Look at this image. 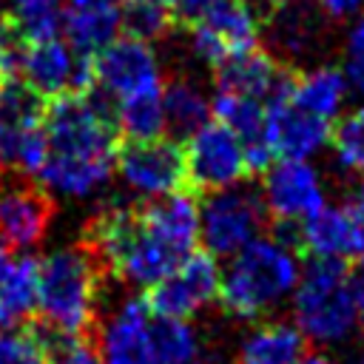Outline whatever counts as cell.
Listing matches in <instances>:
<instances>
[{
	"label": "cell",
	"instance_id": "6da1fadb",
	"mask_svg": "<svg viewBox=\"0 0 364 364\" xmlns=\"http://www.w3.org/2000/svg\"><path fill=\"white\" fill-rule=\"evenodd\" d=\"M43 131L48 154L37 182L85 199L111 179L122 136L117 128V102L102 88L91 85L46 100Z\"/></svg>",
	"mask_w": 364,
	"mask_h": 364
},
{
	"label": "cell",
	"instance_id": "7a4b0ae2",
	"mask_svg": "<svg viewBox=\"0 0 364 364\" xmlns=\"http://www.w3.org/2000/svg\"><path fill=\"white\" fill-rule=\"evenodd\" d=\"M219 276L216 301L230 318L253 321L279 307L299 282L296 250L279 239L256 236L233 256Z\"/></svg>",
	"mask_w": 364,
	"mask_h": 364
},
{
	"label": "cell",
	"instance_id": "3957f363",
	"mask_svg": "<svg viewBox=\"0 0 364 364\" xmlns=\"http://www.w3.org/2000/svg\"><path fill=\"white\" fill-rule=\"evenodd\" d=\"M108 273L88 245L37 259V316L63 333H97V301Z\"/></svg>",
	"mask_w": 364,
	"mask_h": 364
},
{
	"label": "cell",
	"instance_id": "277c9868",
	"mask_svg": "<svg viewBox=\"0 0 364 364\" xmlns=\"http://www.w3.org/2000/svg\"><path fill=\"white\" fill-rule=\"evenodd\" d=\"M344 259H316L310 256L307 270L299 273L293 287V316L304 338L316 344L344 341L358 321L350 287H347Z\"/></svg>",
	"mask_w": 364,
	"mask_h": 364
},
{
	"label": "cell",
	"instance_id": "5b68a950",
	"mask_svg": "<svg viewBox=\"0 0 364 364\" xmlns=\"http://www.w3.org/2000/svg\"><path fill=\"white\" fill-rule=\"evenodd\" d=\"M267 210L262 193L253 188H242L239 182L230 188H219L202 193L199 202V242L213 256H233L250 239H256L264 228Z\"/></svg>",
	"mask_w": 364,
	"mask_h": 364
},
{
	"label": "cell",
	"instance_id": "8992f818",
	"mask_svg": "<svg viewBox=\"0 0 364 364\" xmlns=\"http://www.w3.org/2000/svg\"><path fill=\"white\" fill-rule=\"evenodd\" d=\"M185 179L188 191L202 196L219 188H230L247 176L245 148L239 136L219 119L202 122L185 136Z\"/></svg>",
	"mask_w": 364,
	"mask_h": 364
},
{
	"label": "cell",
	"instance_id": "52a82bcc",
	"mask_svg": "<svg viewBox=\"0 0 364 364\" xmlns=\"http://www.w3.org/2000/svg\"><path fill=\"white\" fill-rule=\"evenodd\" d=\"M219 264L208 250H191L182 256L162 279L145 287L142 301L151 316L162 318H191L208 307L219 293Z\"/></svg>",
	"mask_w": 364,
	"mask_h": 364
},
{
	"label": "cell",
	"instance_id": "ba28073f",
	"mask_svg": "<svg viewBox=\"0 0 364 364\" xmlns=\"http://www.w3.org/2000/svg\"><path fill=\"white\" fill-rule=\"evenodd\" d=\"M114 168L122 176V182L142 196L188 191L182 145L165 134L154 139H119Z\"/></svg>",
	"mask_w": 364,
	"mask_h": 364
},
{
	"label": "cell",
	"instance_id": "9c48e42d",
	"mask_svg": "<svg viewBox=\"0 0 364 364\" xmlns=\"http://www.w3.org/2000/svg\"><path fill=\"white\" fill-rule=\"evenodd\" d=\"M296 71L290 65L282 68L270 97L264 100L267 108V139L276 151V159H307L316 154L330 136V119L301 108L293 91Z\"/></svg>",
	"mask_w": 364,
	"mask_h": 364
},
{
	"label": "cell",
	"instance_id": "30bf717a",
	"mask_svg": "<svg viewBox=\"0 0 364 364\" xmlns=\"http://www.w3.org/2000/svg\"><path fill=\"white\" fill-rule=\"evenodd\" d=\"M54 219V199L43 182L23 173H0V245L31 250Z\"/></svg>",
	"mask_w": 364,
	"mask_h": 364
},
{
	"label": "cell",
	"instance_id": "8fae6325",
	"mask_svg": "<svg viewBox=\"0 0 364 364\" xmlns=\"http://www.w3.org/2000/svg\"><path fill=\"white\" fill-rule=\"evenodd\" d=\"M17 77L28 82L43 100H51L68 91H85L94 85L91 57L77 54L60 37L26 43Z\"/></svg>",
	"mask_w": 364,
	"mask_h": 364
},
{
	"label": "cell",
	"instance_id": "7c38bea8",
	"mask_svg": "<svg viewBox=\"0 0 364 364\" xmlns=\"http://www.w3.org/2000/svg\"><path fill=\"white\" fill-rule=\"evenodd\" d=\"M191 48L208 65L259 46V17L245 0H216L191 26Z\"/></svg>",
	"mask_w": 364,
	"mask_h": 364
},
{
	"label": "cell",
	"instance_id": "4fadbf2b",
	"mask_svg": "<svg viewBox=\"0 0 364 364\" xmlns=\"http://www.w3.org/2000/svg\"><path fill=\"white\" fill-rule=\"evenodd\" d=\"M94 85L102 88L108 97L119 100L142 88L159 85V60L148 40L117 34L105 48L91 57Z\"/></svg>",
	"mask_w": 364,
	"mask_h": 364
},
{
	"label": "cell",
	"instance_id": "5bb4252c",
	"mask_svg": "<svg viewBox=\"0 0 364 364\" xmlns=\"http://www.w3.org/2000/svg\"><path fill=\"white\" fill-rule=\"evenodd\" d=\"M262 176V202L273 222H301L324 205L321 179L304 159H276Z\"/></svg>",
	"mask_w": 364,
	"mask_h": 364
},
{
	"label": "cell",
	"instance_id": "9a60e30c",
	"mask_svg": "<svg viewBox=\"0 0 364 364\" xmlns=\"http://www.w3.org/2000/svg\"><path fill=\"white\" fill-rule=\"evenodd\" d=\"M100 361L102 364H156L151 341V310L142 296L122 301V307L100 330Z\"/></svg>",
	"mask_w": 364,
	"mask_h": 364
},
{
	"label": "cell",
	"instance_id": "2e32d148",
	"mask_svg": "<svg viewBox=\"0 0 364 364\" xmlns=\"http://www.w3.org/2000/svg\"><path fill=\"white\" fill-rule=\"evenodd\" d=\"M142 222L179 256H188L199 245V202L191 191H171L162 196L139 199Z\"/></svg>",
	"mask_w": 364,
	"mask_h": 364
},
{
	"label": "cell",
	"instance_id": "e0dca14e",
	"mask_svg": "<svg viewBox=\"0 0 364 364\" xmlns=\"http://www.w3.org/2000/svg\"><path fill=\"white\" fill-rule=\"evenodd\" d=\"M65 43L85 57L105 48L119 28V0H65L63 3Z\"/></svg>",
	"mask_w": 364,
	"mask_h": 364
},
{
	"label": "cell",
	"instance_id": "ac0fdd59",
	"mask_svg": "<svg viewBox=\"0 0 364 364\" xmlns=\"http://www.w3.org/2000/svg\"><path fill=\"white\" fill-rule=\"evenodd\" d=\"M284 65H279L267 51H262L259 46L230 54L222 63L213 65V82L216 91H230V94H242V97H253V100H267L279 74Z\"/></svg>",
	"mask_w": 364,
	"mask_h": 364
},
{
	"label": "cell",
	"instance_id": "d6986e66",
	"mask_svg": "<svg viewBox=\"0 0 364 364\" xmlns=\"http://www.w3.org/2000/svg\"><path fill=\"white\" fill-rule=\"evenodd\" d=\"M299 253L316 259H353L355 228L347 208H316L299 222Z\"/></svg>",
	"mask_w": 364,
	"mask_h": 364
},
{
	"label": "cell",
	"instance_id": "ffe728a7",
	"mask_svg": "<svg viewBox=\"0 0 364 364\" xmlns=\"http://www.w3.org/2000/svg\"><path fill=\"white\" fill-rule=\"evenodd\" d=\"M304 355V333L287 321H264L253 327L239 350L236 364H299Z\"/></svg>",
	"mask_w": 364,
	"mask_h": 364
},
{
	"label": "cell",
	"instance_id": "44dd1931",
	"mask_svg": "<svg viewBox=\"0 0 364 364\" xmlns=\"http://www.w3.org/2000/svg\"><path fill=\"white\" fill-rule=\"evenodd\" d=\"M267 34L284 54H307L318 40V14L307 0H282L267 17Z\"/></svg>",
	"mask_w": 364,
	"mask_h": 364
},
{
	"label": "cell",
	"instance_id": "7402d4cb",
	"mask_svg": "<svg viewBox=\"0 0 364 364\" xmlns=\"http://www.w3.org/2000/svg\"><path fill=\"white\" fill-rule=\"evenodd\" d=\"M162 117H165V136H188L202 122L210 119L208 97L185 77H173L162 85Z\"/></svg>",
	"mask_w": 364,
	"mask_h": 364
},
{
	"label": "cell",
	"instance_id": "603a6c76",
	"mask_svg": "<svg viewBox=\"0 0 364 364\" xmlns=\"http://www.w3.org/2000/svg\"><path fill=\"white\" fill-rule=\"evenodd\" d=\"M43 364H102L94 333H63L43 318L26 321Z\"/></svg>",
	"mask_w": 364,
	"mask_h": 364
},
{
	"label": "cell",
	"instance_id": "cb8c5ba5",
	"mask_svg": "<svg viewBox=\"0 0 364 364\" xmlns=\"http://www.w3.org/2000/svg\"><path fill=\"white\" fill-rule=\"evenodd\" d=\"M344 94H347V77H344V71H338L333 65H321L313 71H296L293 91H290V97L301 108H307L324 119H333L338 114Z\"/></svg>",
	"mask_w": 364,
	"mask_h": 364
},
{
	"label": "cell",
	"instance_id": "d4e9b609",
	"mask_svg": "<svg viewBox=\"0 0 364 364\" xmlns=\"http://www.w3.org/2000/svg\"><path fill=\"white\" fill-rule=\"evenodd\" d=\"M37 310V259L14 256L11 270L0 282V327L11 330Z\"/></svg>",
	"mask_w": 364,
	"mask_h": 364
},
{
	"label": "cell",
	"instance_id": "484cf974",
	"mask_svg": "<svg viewBox=\"0 0 364 364\" xmlns=\"http://www.w3.org/2000/svg\"><path fill=\"white\" fill-rule=\"evenodd\" d=\"M117 102V128L125 139H154L165 134L162 117V82L154 88L134 91Z\"/></svg>",
	"mask_w": 364,
	"mask_h": 364
},
{
	"label": "cell",
	"instance_id": "4316f807",
	"mask_svg": "<svg viewBox=\"0 0 364 364\" xmlns=\"http://www.w3.org/2000/svg\"><path fill=\"white\" fill-rule=\"evenodd\" d=\"M151 341L156 364H193L202 358L199 333L188 324V318L151 316Z\"/></svg>",
	"mask_w": 364,
	"mask_h": 364
},
{
	"label": "cell",
	"instance_id": "83f0119b",
	"mask_svg": "<svg viewBox=\"0 0 364 364\" xmlns=\"http://www.w3.org/2000/svg\"><path fill=\"white\" fill-rule=\"evenodd\" d=\"M3 14L26 43L60 37L63 31V0H6Z\"/></svg>",
	"mask_w": 364,
	"mask_h": 364
},
{
	"label": "cell",
	"instance_id": "f1b7e54d",
	"mask_svg": "<svg viewBox=\"0 0 364 364\" xmlns=\"http://www.w3.org/2000/svg\"><path fill=\"white\" fill-rule=\"evenodd\" d=\"M327 142L344 171H364V105L347 111L336 125H330Z\"/></svg>",
	"mask_w": 364,
	"mask_h": 364
},
{
	"label": "cell",
	"instance_id": "f546056e",
	"mask_svg": "<svg viewBox=\"0 0 364 364\" xmlns=\"http://www.w3.org/2000/svg\"><path fill=\"white\" fill-rule=\"evenodd\" d=\"M344 77L355 91L364 94V17L350 28L344 48Z\"/></svg>",
	"mask_w": 364,
	"mask_h": 364
},
{
	"label": "cell",
	"instance_id": "4dcf8cb0",
	"mask_svg": "<svg viewBox=\"0 0 364 364\" xmlns=\"http://www.w3.org/2000/svg\"><path fill=\"white\" fill-rule=\"evenodd\" d=\"M347 213L353 219V228H355V256L361 264H364V182L353 191L350 202H347Z\"/></svg>",
	"mask_w": 364,
	"mask_h": 364
},
{
	"label": "cell",
	"instance_id": "1f68e13d",
	"mask_svg": "<svg viewBox=\"0 0 364 364\" xmlns=\"http://www.w3.org/2000/svg\"><path fill=\"white\" fill-rule=\"evenodd\" d=\"M316 6L333 20H347L364 9V0H316Z\"/></svg>",
	"mask_w": 364,
	"mask_h": 364
},
{
	"label": "cell",
	"instance_id": "d6a6232c",
	"mask_svg": "<svg viewBox=\"0 0 364 364\" xmlns=\"http://www.w3.org/2000/svg\"><path fill=\"white\" fill-rule=\"evenodd\" d=\"M347 287H350V296H353L358 318H364V264L347 276Z\"/></svg>",
	"mask_w": 364,
	"mask_h": 364
},
{
	"label": "cell",
	"instance_id": "836d02e7",
	"mask_svg": "<svg viewBox=\"0 0 364 364\" xmlns=\"http://www.w3.org/2000/svg\"><path fill=\"white\" fill-rule=\"evenodd\" d=\"M299 364H333V361H330L327 355H321V353H310V355L304 353V355L299 358Z\"/></svg>",
	"mask_w": 364,
	"mask_h": 364
},
{
	"label": "cell",
	"instance_id": "e575fe53",
	"mask_svg": "<svg viewBox=\"0 0 364 364\" xmlns=\"http://www.w3.org/2000/svg\"><path fill=\"white\" fill-rule=\"evenodd\" d=\"M355 364H364V355H361V358H358V361H355Z\"/></svg>",
	"mask_w": 364,
	"mask_h": 364
},
{
	"label": "cell",
	"instance_id": "d590c367",
	"mask_svg": "<svg viewBox=\"0 0 364 364\" xmlns=\"http://www.w3.org/2000/svg\"><path fill=\"white\" fill-rule=\"evenodd\" d=\"M3 80H6V77H3V71H0V85H3Z\"/></svg>",
	"mask_w": 364,
	"mask_h": 364
},
{
	"label": "cell",
	"instance_id": "8d00e7d4",
	"mask_svg": "<svg viewBox=\"0 0 364 364\" xmlns=\"http://www.w3.org/2000/svg\"><path fill=\"white\" fill-rule=\"evenodd\" d=\"M193 364H205V361H202V358H199V361H193Z\"/></svg>",
	"mask_w": 364,
	"mask_h": 364
}]
</instances>
